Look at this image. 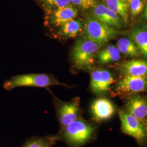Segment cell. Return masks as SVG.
<instances>
[{"instance_id":"obj_1","label":"cell","mask_w":147,"mask_h":147,"mask_svg":"<svg viewBox=\"0 0 147 147\" xmlns=\"http://www.w3.org/2000/svg\"><path fill=\"white\" fill-rule=\"evenodd\" d=\"M96 131L94 124L80 118L69 123L55 135L57 141L68 147H82L92 141Z\"/></svg>"},{"instance_id":"obj_2","label":"cell","mask_w":147,"mask_h":147,"mask_svg":"<svg viewBox=\"0 0 147 147\" xmlns=\"http://www.w3.org/2000/svg\"><path fill=\"white\" fill-rule=\"evenodd\" d=\"M101 47L99 44L84 38L79 39L75 42L71 53V60L74 66L79 69L90 68Z\"/></svg>"},{"instance_id":"obj_3","label":"cell","mask_w":147,"mask_h":147,"mask_svg":"<svg viewBox=\"0 0 147 147\" xmlns=\"http://www.w3.org/2000/svg\"><path fill=\"white\" fill-rule=\"evenodd\" d=\"M65 85L59 82L57 79L45 74H29L18 75L6 80L3 88L11 90L17 87H36L47 88L55 85Z\"/></svg>"},{"instance_id":"obj_4","label":"cell","mask_w":147,"mask_h":147,"mask_svg":"<svg viewBox=\"0 0 147 147\" xmlns=\"http://www.w3.org/2000/svg\"><path fill=\"white\" fill-rule=\"evenodd\" d=\"M84 38L103 47L117 35L115 28L109 26L94 16L88 18L84 25Z\"/></svg>"},{"instance_id":"obj_5","label":"cell","mask_w":147,"mask_h":147,"mask_svg":"<svg viewBox=\"0 0 147 147\" xmlns=\"http://www.w3.org/2000/svg\"><path fill=\"white\" fill-rule=\"evenodd\" d=\"M53 104L57 118L62 129L69 123L81 117V109L79 98H74L69 102H64L54 98Z\"/></svg>"},{"instance_id":"obj_6","label":"cell","mask_w":147,"mask_h":147,"mask_svg":"<svg viewBox=\"0 0 147 147\" xmlns=\"http://www.w3.org/2000/svg\"><path fill=\"white\" fill-rule=\"evenodd\" d=\"M119 116L123 131L134 137L138 142H143L146 140L147 132L141 121L123 111L119 112Z\"/></svg>"},{"instance_id":"obj_7","label":"cell","mask_w":147,"mask_h":147,"mask_svg":"<svg viewBox=\"0 0 147 147\" xmlns=\"http://www.w3.org/2000/svg\"><path fill=\"white\" fill-rule=\"evenodd\" d=\"M115 82L112 74L107 70L97 69L90 75V88L95 94H102L107 92L111 84Z\"/></svg>"},{"instance_id":"obj_8","label":"cell","mask_w":147,"mask_h":147,"mask_svg":"<svg viewBox=\"0 0 147 147\" xmlns=\"http://www.w3.org/2000/svg\"><path fill=\"white\" fill-rule=\"evenodd\" d=\"M147 87V76L125 75L118 82L116 90L121 94L137 93L143 92Z\"/></svg>"},{"instance_id":"obj_9","label":"cell","mask_w":147,"mask_h":147,"mask_svg":"<svg viewBox=\"0 0 147 147\" xmlns=\"http://www.w3.org/2000/svg\"><path fill=\"white\" fill-rule=\"evenodd\" d=\"M93 16L105 24L120 29L122 26V20L116 13L102 4H96L93 7Z\"/></svg>"},{"instance_id":"obj_10","label":"cell","mask_w":147,"mask_h":147,"mask_svg":"<svg viewBox=\"0 0 147 147\" xmlns=\"http://www.w3.org/2000/svg\"><path fill=\"white\" fill-rule=\"evenodd\" d=\"M48 18L49 24L55 27H59L67 21L75 19L78 11L73 6L69 5L58 8L50 11Z\"/></svg>"},{"instance_id":"obj_11","label":"cell","mask_w":147,"mask_h":147,"mask_svg":"<svg viewBox=\"0 0 147 147\" xmlns=\"http://www.w3.org/2000/svg\"><path fill=\"white\" fill-rule=\"evenodd\" d=\"M91 110L95 121H105L109 119L115 113V107L111 101L106 98L95 100L91 106Z\"/></svg>"},{"instance_id":"obj_12","label":"cell","mask_w":147,"mask_h":147,"mask_svg":"<svg viewBox=\"0 0 147 147\" xmlns=\"http://www.w3.org/2000/svg\"><path fill=\"white\" fill-rule=\"evenodd\" d=\"M126 112L142 121L147 117V100L141 96L134 95L127 101Z\"/></svg>"},{"instance_id":"obj_13","label":"cell","mask_w":147,"mask_h":147,"mask_svg":"<svg viewBox=\"0 0 147 147\" xmlns=\"http://www.w3.org/2000/svg\"><path fill=\"white\" fill-rule=\"evenodd\" d=\"M120 69L124 75L147 76V61L132 59L126 61L121 65Z\"/></svg>"},{"instance_id":"obj_14","label":"cell","mask_w":147,"mask_h":147,"mask_svg":"<svg viewBox=\"0 0 147 147\" xmlns=\"http://www.w3.org/2000/svg\"><path fill=\"white\" fill-rule=\"evenodd\" d=\"M130 34L140 53L147 58V24H140L135 26Z\"/></svg>"},{"instance_id":"obj_15","label":"cell","mask_w":147,"mask_h":147,"mask_svg":"<svg viewBox=\"0 0 147 147\" xmlns=\"http://www.w3.org/2000/svg\"><path fill=\"white\" fill-rule=\"evenodd\" d=\"M84 25L79 20L73 19L67 21L59 27L57 32L58 37L62 38H70L77 37L83 31Z\"/></svg>"},{"instance_id":"obj_16","label":"cell","mask_w":147,"mask_h":147,"mask_svg":"<svg viewBox=\"0 0 147 147\" xmlns=\"http://www.w3.org/2000/svg\"><path fill=\"white\" fill-rule=\"evenodd\" d=\"M97 58L99 62L102 64L115 62L120 59L121 52L117 47L110 45L99 51Z\"/></svg>"},{"instance_id":"obj_17","label":"cell","mask_w":147,"mask_h":147,"mask_svg":"<svg viewBox=\"0 0 147 147\" xmlns=\"http://www.w3.org/2000/svg\"><path fill=\"white\" fill-rule=\"evenodd\" d=\"M106 5L119 16L124 22L129 20V5L124 0H105Z\"/></svg>"},{"instance_id":"obj_18","label":"cell","mask_w":147,"mask_h":147,"mask_svg":"<svg viewBox=\"0 0 147 147\" xmlns=\"http://www.w3.org/2000/svg\"><path fill=\"white\" fill-rule=\"evenodd\" d=\"M55 135L33 136L27 139L21 147H53L57 142Z\"/></svg>"},{"instance_id":"obj_19","label":"cell","mask_w":147,"mask_h":147,"mask_svg":"<svg viewBox=\"0 0 147 147\" xmlns=\"http://www.w3.org/2000/svg\"><path fill=\"white\" fill-rule=\"evenodd\" d=\"M117 47L119 51L129 57H136L140 53L134 42L129 38H121L117 42Z\"/></svg>"},{"instance_id":"obj_20","label":"cell","mask_w":147,"mask_h":147,"mask_svg":"<svg viewBox=\"0 0 147 147\" xmlns=\"http://www.w3.org/2000/svg\"><path fill=\"white\" fill-rule=\"evenodd\" d=\"M40 1L50 11L70 5L69 0H40Z\"/></svg>"},{"instance_id":"obj_21","label":"cell","mask_w":147,"mask_h":147,"mask_svg":"<svg viewBox=\"0 0 147 147\" xmlns=\"http://www.w3.org/2000/svg\"><path fill=\"white\" fill-rule=\"evenodd\" d=\"M144 6L143 0H130L129 2V8L133 17L140 14L143 10Z\"/></svg>"},{"instance_id":"obj_22","label":"cell","mask_w":147,"mask_h":147,"mask_svg":"<svg viewBox=\"0 0 147 147\" xmlns=\"http://www.w3.org/2000/svg\"><path fill=\"white\" fill-rule=\"evenodd\" d=\"M73 5L78 6L84 9L93 8L96 5L95 0H69Z\"/></svg>"},{"instance_id":"obj_23","label":"cell","mask_w":147,"mask_h":147,"mask_svg":"<svg viewBox=\"0 0 147 147\" xmlns=\"http://www.w3.org/2000/svg\"><path fill=\"white\" fill-rule=\"evenodd\" d=\"M143 18L144 20L147 22V4H146V5L144 11V13H143Z\"/></svg>"},{"instance_id":"obj_24","label":"cell","mask_w":147,"mask_h":147,"mask_svg":"<svg viewBox=\"0 0 147 147\" xmlns=\"http://www.w3.org/2000/svg\"><path fill=\"white\" fill-rule=\"evenodd\" d=\"M124 1H125V2H126L128 3V5H129V2H130V0H124Z\"/></svg>"}]
</instances>
